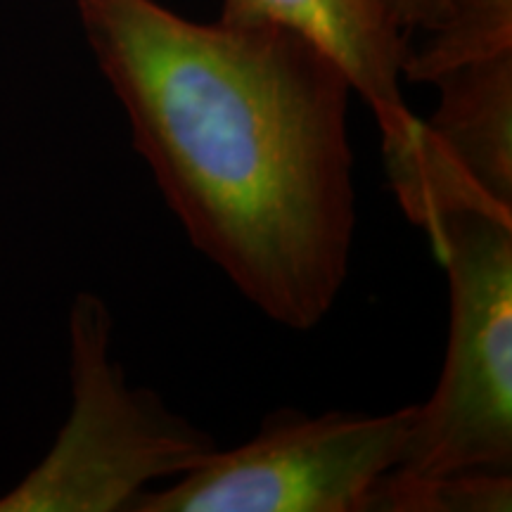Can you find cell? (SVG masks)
<instances>
[{
	"instance_id": "3957f363",
	"label": "cell",
	"mask_w": 512,
	"mask_h": 512,
	"mask_svg": "<svg viewBox=\"0 0 512 512\" xmlns=\"http://www.w3.org/2000/svg\"><path fill=\"white\" fill-rule=\"evenodd\" d=\"M69 335L72 415L48 456L0 496V512H131L147 484L188 475L216 451L207 432L126 382L102 299L76 297Z\"/></svg>"
},
{
	"instance_id": "ba28073f",
	"label": "cell",
	"mask_w": 512,
	"mask_h": 512,
	"mask_svg": "<svg viewBox=\"0 0 512 512\" xmlns=\"http://www.w3.org/2000/svg\"><path fill=\"white\" fill-rule=\"evenodd\" d=\"M510 470H467L427 482L377 484L370 510L384 512H508L512 508Z\"/></svg>"
},
{
	"instance_id": "52a82bcc",
	"label": "cell",
	"mask_w": 512,
	"mask_h": 512,
	"mask_svg": "<svg viewBox=\"0 0 512 512\" xmlns=\"http://www.w3.org/2000/svg\"><path fill=\"white\" fill-rule=\"evenodd\" d=\"M425 43L408 46L403 76L434 83L441 74L486 57L512 53V0H448L444 19Z\"/></svg>"
},
{
	"instance_id": "277c9868",
	"label": "cell",
	"mask_w": 512,
	"mask_h": 512,
	"mask_svg": "<svg viewBox=\"0 0 512 512\" xmlns=\"http://www.w3.org/2000/svg\"><path fill=\"white\" fill-rule=\"evenodd\" d=\"M415 406L384 415L278 411L131 512H366L403 456Z\"/></svg>"
},
{
	"instance_id": "8992f818",
	"label": "cell",
	"mask_w": 512,
	"mask_h": 512,
	"mask_svg": "<svg viewBox=\"0 0 512 512\" xmlns=\"http://www.w3.org/2000/svg\"><path fill=\"white\" fill-rule=\"evenodd\" d=\"M221 22H273L309 38L335 60L373 110L382 133L384 164L408 157L422 119L401 93L408 43L377 0H223Z\"/></svg>"
},
{
	"instance_id": "9c48e42d",
	"label": "cell",
	"mask_w": 512,
	"mask_h": 512,
	"mask_svg": "<svg viewBox=\"0 0 512 512\" xmlns=\"http://www.w3.org/2000/svg\"><path fill=\"white\" fill-rule=\"evenodd\" d=\"M389 22L411 43L413 36L437 29L446 15L448 0H377Z\"/></svg>"
},
{
	"instance_id": "6da1fadb",
	"label": "cell",
	"mask_w": 512,
	"mask_h": 512,
	"mask_svg": "<svg viewBox=\"0 0 512 512\" xmlns=\"http://www.w3.org/2000/svg\"><path fill=\"white\" fill-rule=\"evenodd\" d=\"M76 5L192 245L275 323L316 328L356 233L342 67L283 24H200L157 0Z\"/></svg>"
},
{
	"instance_id": "5b68a950",
	"label": "cell",
	"mask_w": 512,
	"mask_h": 512,
	"mask_svg": "<svg viewBox=\"0 0 512 512\" xmlns=\"http://www.w3.org/2000/svg\"><path fill=\"white\" fill-rule=\"evenodd\" d=\"M411 157L387 166L408 221L430 233L456 211L512 216V53L441 74Z\"/></svg>"
},
{
	"instance_id": "7a4b0ae2",
	"label": "cell",
	"mask_w": 512,
	"mask_h": 512,
	"mask_svg": "<svg viewBox=\"0 0 512 512\" xmlns=\"http://www.w3.org/2000/svg\"><path fill=\"white\" fill-rule=\"evenodd\" d=\"M448 275L446 361L389 482L512 470V216L456 211L427 233Z\"/></svg>"
}]
</instances>
